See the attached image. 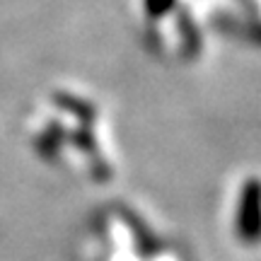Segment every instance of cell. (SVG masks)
<instances>
[{
	"instance_id": "cell-1",
	"label": "cell",
	"mask_w": 261,
	"mask_h": 261,
	"mask_svg": "<svg viewBox=\"0 0 261 261\" xmlns=\"http://www.w3.org/2000/svg\"><path fill=\"white\" fill-rule=\"evenodd\" d=\"M242 201L244 208H240V215H237V234L244 242H254L256 240V194H254V189L247 191Z\"/></svg>"
}]
</instances>
